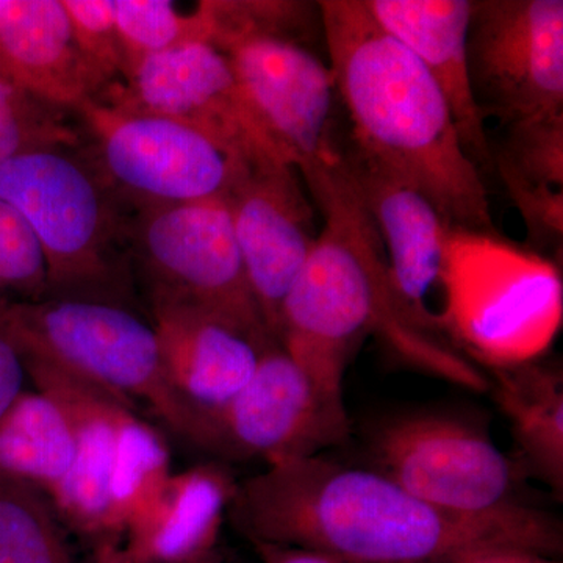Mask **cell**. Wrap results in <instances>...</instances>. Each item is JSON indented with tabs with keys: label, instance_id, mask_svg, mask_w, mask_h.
<instances>
[{
	"label": "cell",
	"instance_id": "d6986e66",
	"mask_svg": "<svg viewBox=\"0 0 563 563\" xmlns=\"http://www.w3.org/2000/svg\"><path fill=\"white\" fill-rule=\"evenodd\" d=\"M147 317L161 342L169 385L195 410L217 409L242 390L265 347L198 310L161 307L147 310Z\"/></svg>",
	"mask_w": 563,
	"mask_h": 563
},
{
	"label": "cell",
	"instance_id": "603a6c76",
	"mask_svg": "<svg viewBox=\"0 0 563 563\" xmlns=\"http://www.w3.org/2000/svg\"><path fill=\"white\" fill-rule=\"evenodd\" d=\"M0 563H74L51 499L0 476Z\"/></svg>",
	"mask_w": 563,
	"mask_h": 563
},
{
	"label": "cell",
	"instance_id": "6da1fadb",
	"mask_svg": "<svg viewBox=\"0 0 563 563\" xmlns=\"http://www.w3.org/2000/svg\"><path fill=\"white\" fill-rule=\"evenodd\" d=\"M225 517L250 543L309 548L351 563H453L493 548L559 559L563 551L562 521L532 504L446 512L368 466L322 454L239 481Z\"/></svg>",
	"mask_w": 563,
	"mask_h": 563
},
{
	"label": "cell",
	"instance_id": "d6a6232c",
	"mask_svg": "<svg viewBox=\"0 0 563 563\" xmlns=\"http://www.w3.org/2000/svg\"><path fill=\"white\" fill-rule=\"evenodd\" d=\"M95 563H133L120 542H107L96 547Z\"/></svg>",
	"mask_w": 563,
	"mask_h": 563
},
{
	"label": "cell",
	"instance_id": "f1b7e54d",
	"mask_svg": "<svg viewBox=\"0 0 563 563\" xmlns=\"http://www.w3.org/2000/svg\"><path fill=\"white\" fill-rule=\"evenodd\" d=\"M510 199L520 211L529 244L526 247L555 261L563 242V190L525 180L510 169L495 165ZM558 262V261H555Z\"/></svg>",
	"mask_w": 563,
	"mask_h": 563
},
{
	"label": "cell",
	"instance_id": "5b68a950",
	"mask_svg": "<svg viewBox=\"0 0 563 563\" xmlns=\"http://www.w3.org/2000/svg\"><path fill=\"white\" fill-rule=\"evenodd\" d=\"M22 361L35 390L62 407L73 429V466L47 496L55 512L96 547L120 542L132 515L172 474L168 444L131 404L49 363Z\"/></svg>",
	"mask_w": 563,
	"mask_h": 563
},
{
	"label": "cell",
	"instance_id": "d4e9b609",
	"mask_svg": "<svg viewBox=\"0 0 563 563\" xmlns=\"http://www.w3.org/2000/svg\"><path fill=\"white\" fill-rule=\"evenodd\" d=\"M114 18L125 74L141 58L192 41H210V21L202 2L195 13L184 14L169 0H114Z\"/></svg>",
	"mask_w": 563,
	"mask_h": 563
},
{
	"label": "cell",
	"instance_id": "9a60e30c",
	"mask_svg": "<svg viewBox=\"0 0 563 563\" xmlns=\"http://www.w3.org/2000/svg\"><path fill=\"white\" fill-rule=\"evenodd\" d=\"M340 163L379 233L404 306L426 332L446 342L443 272L450 225L422 192L385 172L351 143L342 144Z\"/></svg>",
	"mask_w": 563,
	"mask_h": 563
},
{
	"label": "cell",
	"instance_id": "cb8c5ba5",
	"mask_svg": "<svg viewBox=\"0 0 563 563\" xmlns=\"http://www.w3.org/2000/svg\"><path fill=\"white\" fill-rule=\"evenodd\" d=\"M85 144L76 109L44 101L0 74V165L27 152Z\"/></svg>",
	"mask_w": 563,
	"mask_h": 563
},
{
	"label": "cell",
	"instance_id": "4dcf8cb0",
	"mask_svg": "<svg viewBox=\"0 0 563 563\" xmlns=\"http://www.w3.org/2000/svg\"><path fill=\"white\" fill-rule=\"evenodd\" d=\"M251 544L262 563H351L336 555L309 550V548L266 542H251Z\"/></svg>",
	"mask_w": 563,
	"mask_h": 563
},
{
	"label": "cell",
	"instance_id": "44dd1931",
	"mask_svg": "<svg viewBox=\"0 0 563 563\" xmlns=\"http://www.w3.org/2000/svg\"><path fill=\"white\" fill-rule=\"evenodd\" d=\"M488 391L512 432V461L526 481L563 496V373L554 362L536 358L484 369Z\"/></svg>",
	"mask_w": 563,
	"mask_h": 563
},
{
	"label": "cell",
	"instance_id": "ac0fdd59",
	"mask_svg": "<svg viewBox=\"0 0 563 563\" xmlns=\"http://www.w3.org/2000/svg\"><path fill=\"white\" fill-rule=\"evenodd\" d=\"M236 483L214 461L169 474L125 526L133 563H185L218 547Z\"/></svg>",
	"mask_w": 563,
	"mask_h": 563
},
{
	"label": "cell",
	"instance_id": "ba28073f",
	"mask_svg": "<svg viewBox=\"0 0 563 563\" xmlns=\"http://www.w3.org/2000/svg\"><path fill=\"white\" fill-rule=\"evenodd\" d=\"M131 263L146 313L198 310L262 346L277 343L251 290L225 198L133 207Z\"/></svg>",
	"mask_w": 563,
	"mask_h": 563
},
{
	"label": "cell",
	"instance_id": "7c38bea8",
	"mask_svg": "<svg viewBox=\"0 0 563 563\" xmlns=\"http://www.w3.org/2000/svg\"><path fill=\"white\" fill-rule=\"evenodd\" d=\"M468 68L484 118L563 114L562 0H473Z\"/></svg>",
	"mask_w": 563,
	"mask_h": 563
},
{
	"label": "cell",
	"instance_id": "4316f807",
	"mask_svg": "<svg viewBox=\"0 0 563 563\" xmlns=\"http://www.w3.org/2000/svg\"><path fill=\"white\" fill-rule=\"evenodd\" d=\"M85 65L103 95L125 76V54L118 35L114 0H62Z\"/></svg>",
	"mask_w": 563,
	"mask_h": 563
},
{
	"label": "cell",
	"instance_id": "4fadbf2b",
	"mask_svg": "<svg viewBox=\"0 0 563 563\" xmlns=\"http://www.w3.org/2000/svg\"><path fill=\"white\" fill-rule=\"evenodd\" d=\"M124 79L101 96L185 122L254 168L292 166L244 95L231 62L210 41L141 58Z\"/></svg>",
	"mask_w": 563,
	"mask_h": 563
},
{
	"label": "cell",
	"instance_id": "277c9868",
	"mask_svg": "<svg viewBox=\"0 0 563 563\" xmlns=\"http://www.w3.org/2000/svg\"><path fill=\"white\" fill-rule=\"evenodd\" d=\"M0 199L21 214L40 244L47 298L146 313L132 273L133 207L111 187L87 144L27 152L3 163Z\"/></svg>",
	"mask_w": 563,
	"mask_h": 563
},
{
	"label": "cell",
	"instance_id": "52a82bcc",
	"mask_svg": "<svg viewBox=\"0 0 563 563\" xmlns=\"http://www.w3.org/2000/svg\"><path fill=\"white\" fill-rule=\"evenodd\" d=\"M0 335L22 358L57 366L136 409L146 404L173 435L187 440L195 409L169 385L146 313L84 299L2 303Z\"/></svg>",
	"mask_w": 563,
	"mask_h": 563
},
{
	"label": "cell",
	"instance_id": "30bf717a",
	"mask_svg": "<svg viewBox=\"0 0 563 563\" xmlns=\"http://www.w3.org/2000/svg\"><path fill=\"white\" fill-rule=\"evenodd\" d=\"M76 110L91 157L135 209L224 198L254 168L206 133L172 118L103 96L87 99Z\"/></svg>",
	"mask_w": 563,
	"mask_h": 563
},
{
	"label": "cell",
	"instance_id": "2e32d148",
	"mask_svg": "<svg viewBox=\"0 0 563 563\" xmlns=\"http://www.w3.org/2000/svg\"><path fill=\"white\" fill-rule=\"evenodd\" d=\"M301 180L292 166L250 168L224 196L251 290L276 342L282 303L320 235Z\"/></svg>",
	"mask_w": 563,
	"mask_h": 563
},
{
	"label": "cell",
	"instance_id": "ffe728a7",
	"mask_svg": "<svg viewBox=\"0 0 563 563\" xmlns=\"http://www.w3.org/2000/svg\"><path fill=\"white\" fill-rule=\"evenodd\" d=\"M0 74L66 109L99 96L62 0H0Z\"/></svg>",
	"mask_w": 563,
	"mask_h": 563
},
{
	"label": "cell",
	"instance_id": "83f0119b",
	"mask_svg": "<svg viewBox=\"0 0 563 563\" xmlns=\"http://www.w3.org/2000/svg\"><path fill=\"white\" fill-rule=\"evenodd\" d=\"M47 298L43 252L20 213L0 199V306Z\"/></svg>",
	"mask_w": 563,
	"mask_h": 563
},
{
	"label": "cell",
	"instance_id": "9c48e42d",
	"mask_svg": "<svg viewBox=\"0 0 563 563\" xmlns=\"http://www.w3.org/2000/svg\"><path fill=\"white\" fill-rule=\"evenodd\" d=\"M365 448L368 468L446 512L488 515L529 504L512 457L463 415L415 410L380 418Z\"/></svg>",
	"mask_w": 563,
	"mask_h": 563
},
{
	"label": "cell",
	"instance_id": "3957f363",
	"mask_svg": "<svg viewBox=\"0 0 563 563\" xmlns=\"http://www.w3.org/2000/svg\"><path fill=\"white\" fill-rule=\"evenodd\" d=\"M318 7L352 146L422 192L451 228L498 232L483 172L420 58L374 20L365 0H321Z\"/></svg>",
	"mask_w": 563,
	"mask_h": 563
},
{
	"label": "cell",
	"instance_id": "7402d4cb",
	"mask_svg": "<svg viewBox=\"0 0 563 563\" xmlns=\"http://www.w3.org/2000/svg\"><path fill=\"white\" fill-rule=\"evenodd\" d=\"M74 435L60 406L38 390H24L0 418V476L49 496L68 476Z\"/></svg>",
	"mask_w": 563,
	"mask_h": 563
},
{
	"label": "cell",
	"instance_id": "484cf974",
	"mask_svg": "<svg viewBox=\"0 0 563 563\" xmlns=\"http://www.w3.org/2000/svg\"><path fill=\"white\" fill-rule=\"evenodd\" d=\"M507 136L493 165L533 184L563 188V114L506 125Z\"/></svg>",
	"mask_w": 563,
	"mask_h": 563
},
{
	"label": "cell",
	"instance_id": "e0dca14e",
	"mask_svg": "<svg viewBox=\"0 0 563 563\" xmlns=\"http://www.w3.org/2000/svg\"><path fill=\"white\" fill-rule=\"evenodd\" d=\"M374 20L420 58L454 114L463 147L483 172L493 166L485 118L468 68L473 0H365Z\"/></svg>",
	"mask_w": 563,
	"mask_h": 563
},
{
	"label": "cell",
	"instance_id": "8fae6325",
	"mask_svg": "<svg viewBox=\"0 0 563 563\" xmlns=\"http://www.w3.org/2000/svg\"><path fill=\"white\" fill-rule=\"evenodd\" d=\"M350 433L347 412L322 401L280 344L269 343L242 390L217 409L195 410L185 443L224 465H272L321 454Z\"/></svg>",
	"mask_w": 563,
	"mask_h": 563
},
{
	"label": "cell",
	"instance_id": "7a4b0ae2",
	"mask_svg": "<svg viewBox=\"0 0 563 563\" xmlns=\"http://www.w3.org/2000/svg\"><path fill=\"white\" fill-rule=\"evenodd\" d=\"M324 224L282 303L279 342L318 396L340 412L344 376L363 336L396 361L483 393L484 373L451 344L426 332L399 298L379 233L342 163L306 180Z\"/></svg>",
	"mask_w": 563,
	"mask_h": 563
},
{
	"label": "cell",
	"instance_id": "1f68e13d",
	"mask_svg": "<svg viewBox=\"0 0 563 563\" xmlns=\"http://www.w3.org/2000/svg\"><path fill=\"white\" fill-rule=\"evenodd\" d=\"M453 563H562L559 559L550 558L520 548H493L463 555Z\"/></svg>",
	"mask_w": 563,
	"mask_h": 563
},
{
	"label": "cell",
	"instance_id": "836d02e7",
	"mask_svg": "<svg viewBox=\"0 0 563 563\" xmlns=\"http://www.w3.org/2000/svg\"><path fill=\"white\" fill-rule=\"evenodd\" d=\"M185 563H229V561L224 558V554L221 553L220 548L214 547Z\"/></svg>",
	"mask_w": 563,
	"mask_h": 563
},
{
	"label": "cell",
	"instance_id": "5bb4252c",
	"mask_svg": "<svg viewBox=\"0 0 563 563\" xmlns=\"http://www.w3.org/2000/svg\"><path fill=\"white\" fill-rule=\"evenodd\" d=\"M211 44L302 180L340 161L331 68L303 41L251 33Z\"/></svg>",
	"mask_w": 563,
	"mask_h": 563
},
{
	"label": "cell",
	"instance_id": "f546056e",
	"mask_svg": "<svg viewBox=\"0 0 563 563\" xmlns=\"http://www.w3.org/2000/svg\"><path fill=\"white\" fill-rule=\"evenodd\" d=\"M27 379L20 352L5 336L0 335V418L24 391Z\"/></svg>",
	"mask_w": 563,
	"mask_h": 563
},
{
	"label": "cell",
	"instance_id": "8992f818",
	"mask_svg": "<svg viewBox=\"0 0 563 563\" xmlns=\"http://www.w3.org/2000/svg\"><path fill=\"white\" fill-rule=\"evenodd\" d=\"M561 266L498 232L448 228L442 331L481 369L542 358L561 331Z\"/></svg>",
	"mask_w": 563,
	"mask_h": 563
}]
</instances>
